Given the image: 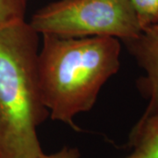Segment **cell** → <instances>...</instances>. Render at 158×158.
Masks as SVG:
<instances>
[{
    "label": "cell",
    "mask_w": 158,
    "mask_h": 158,
    "mask_svg": "<svg viewBox=\"0 0 158 158\" xmlns=\"http://www.w3.org/2000/svg\"><path fill=\"white\" fill-rule=\"evenodd\" d=\"M119 40L42 35L37 57L40 96L53 120L78 131L74 118L94 106L102 87L120 67Z\"/></svg>",
    "instance_id": "obj_1"
},
{
    "label": "cell",
    "mask_w": 158,
    "mask_h": 158,
    "mask_svg": "<svg viewBox=\"0 0 158 158\" xmlns=\"http://www.w3.org/2000/svg\"><path fill=\"white\" fill-rule=\"evenodd\" d=\"M39 35L25 19L0 25V154L38 158L37 127L49 115L38 83Z\"/></svg>",
    "instance_id": "obj_2"
},
{
    "label": "cell",
    "mask_w": 158,
    "mask_h": 158,
    "mask_svg": "<svg viewBox=\"0 0 158 158\" xmlns=\"http://www.w3.org/2000/svg\"><path fill=\"white\" fill-rule=\"evenodd\" d=\"M28 23L41 35L109 36L123 42L142 31L129 0H58L39 9Z\"/></svg>",
    "instance_id": "obj_3"
},
{
    "label": "cell",
    "mask_w": 158,
    "mask_h": 158,
    "mask_svg": "<svg viewBox=\"0 0 158 158\" xmlns=\"http://www.w3.org/2000/svg\"><path fill=\"white\" fill-rule=\"evenodd\" d=\"M124 43L146 73L138 81V88L148 99V107L158 106V24L142 30L136 38Z\"/></svg>",
    "instance_id": "obj_4"
},
{
    "label": "cell",
    "mask_w": 158,
    "mask_h": 158,
    "mask_svg": "<svg viewBox=\"0 0 158 158\" xmlns=\"http://www.w3.org/2000/svg\"><path fill=\"white\" fill-rule=\"evenodd\" d=\"M128 144L140 158H158V106L147 107L132 129Z\"/></svg>",
    "instance_id": "obj_5"
},
{
    "label": "cell",
    "mask_w": 158,
    "mask_h": 158,
    "mask_svg": "<svg viewBox=\"0 0 158 158\" xmlns=\"http://www.w3.org/2000/svg\"><path fill=\"white\" fill-rule=\"evenodd\" d=\"M141 30L158 24V0H129Z\"/></svg>",
    "instance_id": "obj_6"
},
{
    "label": "cell",
    "mask_w": 158,
    "mask_h": 158,
    "mask_svg": "<svg viewBox=\"0 0 158 158\" xmlns=\"http://www.w3.org/2000/svg\"><path fill=\"white\" fill-rule=\"evenodd\" d=\"M27 0H0V25L25 19Z\"/></svg>",
    "instance_id": "obj_7"
},
{
    "label": "cell",
    "mask_w": 158,
    "mask_h": 158,
    "mask_svg": "<svg viewBox=\"0 0 158 158\" xmlns=\"http://www.w3.org/2000/svg\"><path fill=\"white\" fill-rule=\"evenodd\" d=\"M38 158H81L80 151L77 148L63 147L59 151L53 154H42Z\"/></svg>",
    "instance_id": "obj_8"
},
{
    "label": "cell",
    "mask_w": 158,
    "mask_h": 158,
    "mask_svg": "<svg viewBox=\"0 0 158 158\" xmlns=\"http://www.w3.org/2000/svg\"><path fill=\"white\" fill-rule=\"evenodd\" d=\"M127 158H140V157H138L137 156H135V155L131 154V155H130L129 156H128V157H127Z\"/></svg>",
    "instance_id": "obj_9"
},
{
    "label": "cell",
    "mask_w": 158,
    "mask_h": 158,
    "mask_svg": "<svg viewBox=\"0 0 158 158\" xmlns=\"http://www.w3.org/2000/svg\"><path fill=\"white\" fill-rule=\"evenodd\" d=\"M0 158H2V156H1V154H0Z\"/></svg>",
    "instance_id": "obj_10"
}]
</instances>
